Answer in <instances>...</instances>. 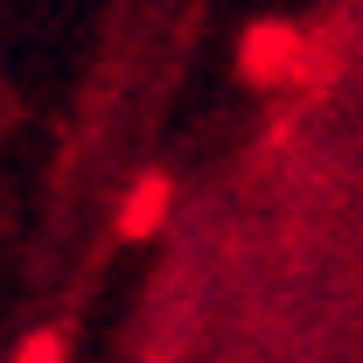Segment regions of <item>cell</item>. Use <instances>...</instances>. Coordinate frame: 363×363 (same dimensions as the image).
Here are the masks:
<instances>
[]
</instances>
